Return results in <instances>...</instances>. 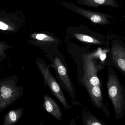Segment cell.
Listing matches in <instances>:
<instances>
[{
    "instance_id": "cell-1",
    "label": "cell",
    "mask_w": 125,
    "mask_h": 125,
    "mask_svg": "<svg viewBox=\"0 0 125 125\" xmlns=\"http://www.w3.org/2000/svg\"><path fill=\"white\" fill-rule=\"evenodd\" d=\"M107 85L108 94L112 102L116 119L122 118L125 112V90L117 76L109 68Z\"/></svg>"
},
{
    "instance_id": "cell-2",
    "label": "cell",
    "mask_w": 125,
    "mask_h": 125,
    "mask_svg": "<svg viewBox=\"0 0 125 125\" xmlns=\"http://www.w3.org/2000/svg\"><path fill=\"white\" fill-rule=\"evenodd\" d=\"M84 67V81L89 93L95 104L100 105L103 102V97L96 66L93 62L87 60Z\"/></svg>"
},
{
    "instance_id": "cell-3",
    "label": "cell",
    "mask_w": 125,
    "mask_h": 125,
    "mask_svg": "<svg viewBox=\"0 0 125 125\" xmlns=\"http://www.w3.org/2000/svg\"><path fill=\"white\" fill-rule=\"evenodd\" d=\"M38 67L52 93L61 102L66 110L69 108L68 104L60 86L55 80L48 69L43 64L38 63Z\"/></svg>"
},
{
    "instance_id": "cell-4",
    "label": "cell",
    "mask_w": 125,
    "mask_h": 125,
    "mask_svg": "<svg viewBox=\"0 0 125 125\" xmlns=\"http://www.w3.org/2000/svg\"><path fill=\"white\" fill-rule=\"evenodd\" d=\"M71 10L87 18L93 23L101 25L109 24L111 22L108 20L109 15L100 12L85 9L76 6L71 5Z\"/></svg>"
},
{
    "instance_id": "cell-5",
    "label": "cell",
    "mask_w": 125,
    "mask_h": 125,
    "mask_svg": "<svg viewBox=\"0 0 125 125\" xmlns=\"http://www.w3.org/2000/svg\"><path fill=\"white\" fill-rule=\"evenodd\" d=\"M54 64L58 74L66 89L70 92L73 93V87L68 75L67 70L59 58L56 57L55 59Z\"/></svg>"
},
{
    "instance_id": "cell-6",
    "label": "cell",
    "mask_w": 125,
    "mask_h": 125,
    "mask_svg": "<svg viewBox=\"0 0 125 125\" xmlns=\"http://www.w3.org/2000/svg\"><path fill=\"white\" fill-rule=\"evenodd\" d=\"M111 51L112 57L117 66L125 73V48L117 44L112 46Z\"/></svg>"
},
{
    "instance_id": "cell-7",
    "label": "cell",
    "mask_w": 125,
    "mask_h": 125,
    "mask_svg": "<svg viewBox=\"0 0 125 125\" xmlns=\"http://www.w3.org/2000/svg\"><path fill=\"white\" fill-rule=\"evenodd\" d=\"M44 105L47 112L60 120L62 118L61 110L56 102L51 98L45 95L44 96Z\"/></svg>"
},
{
    "instance_id": "cell-8",
    "label": "cell",
    "mask_w": 125,
    "mask_h": 125,
    "mask_svg": "<svg viewBox=\"0 0 125 125\" xmlns=\"http://www.w3.org/2000/svg\"><path fill=\"white\" fill-rule=\"evenodd\" d=\"M78 4L92 7H99L103 6L118 7L119 4L116 0H79Z\"/></svg>"
},
{
    "instance_id": "cell-9",
    "label": "cell",
    "mask_w": 125,
    "mask_h": 125,
    "mask_svg": "<svg viewBox=\"0 0 125 125\" xmlns=\"http://www.w3.org/2000/svg\"><path fill=\"white\" fill-rule=\"evenodd\" d=\"M73 35L77 39L83 42L97 45H99L101 43L99 40L83 34H74Z\"/></svg>"
},
{
    "instance_id": "cell-10",
    "label": "cell",
    "mask_w": 125,
    "mask_h": 125,
    "mask_svg": "<svg viewBox=\"0 0 125 125\" xmlns=\"http://www.w3.org/2000/svg\"><path fill=\"white\" fill-rule=\"evenodd\" d=\"M31 36L34 39L39 41L46 42H54L56 41V40L52 37L42 33H35L31 34Z\"/></svg>"
},
{
    "instance_id": "cell-11",
    "label": "cell",
    "mask_w": 125,
    "mask_h": 125,
    "mask_svg": "<svg viewBox=\"0 0 125 125\" xmlns=\"http://www.w3.org/2000/svg\"><path fill=\"white\" fill-rule=\"evenodd\" d=\"M86 124L88 125H102L103 124L98 121L94 117H91L89 118L87 120Z\"/></svg>"
},
{
    "instance_id": "cell-12",
    "label": "cell",
    "mask_w": 125,
    "mask_h": 125,
    "mask_svg": "<svg viewBox=\"0 0 125 125\" xmlns=\"http://www.w3.org/2000/svg\"><path fill=\"white\" fill-rule=\"evenodd\" d=\"M9 118L12 122L15 123L17 120V115L14 111H11L9 114Z\"/></svg>"
},
{
    "instance_id": "cell-13",
    "label": "cell",
    "mask_w": 125,
    "mask_h": 125,
    "mask_svg": "<svg viewBox=\"0 0 125 125\" xmlns=\"http://www.w3.org/2000/svg\"><path fill=\"white\" fill-rule=\"evenodd\" d=\"M10 29L11 28L6 23L0 21V30L6 31V30H10Z\"/></svg>"
}]
</instances>
